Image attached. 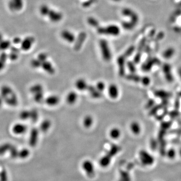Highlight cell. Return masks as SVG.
Listing matches in <instances>:
<instances>
[{
    "mask_svg": "<svg viewBox=\"0 0 181 181\" xmlns=\"http://www.w3.org/2000/svg\"><path fill=\"white\" fill-rule=\"evenodd\" d=\"M82 168L86 175L89 177H94L95 175V167L94 164L90 160H85L82 163Z\"/></svg>",
    "mask_w": 181,
    "mask_h": 181,
    "instance_id": "obj_3",
    "label": "cell"
},
{
    "mask_svg": "<svg viewBox=\"0 0 181 181\" xmlns=\"http://www.w3.org/2000/svg\"><path fill=\"white\" fill-rule=\"evenodd\" d=\"M8 174L6 170L3 169L0 171V181H8Z\"/></svg>",
    "mask_w": 181,
    "mask_h": 181,
    "instance_id": "obj_30",
    "label": "cell"
},
{
    "mask_svg": "<svg viewBox=\"0 0 181 181\" xmlns=\"http://www.w3.org/2000/svg\"><path fill=\"white\" fill-rule=\"evenodd\" d=\"M51 123L50 120H47V119L43 120L40 126V129L42 132H47L51 127Z\"/></svg>",
    "mask_w": 181,
    "mask_h": 181,
    "instance_id": "obj_16",
    "label": "cell"
},
{
    "mask_svg": "<svg viewBox=\"0 0 181 181\" xmlns=\"http://www.w3.org/2000/svg\"><path fill=\"white\" fill-rule=\"evenodd\" d=\"M180 72V76H181V70H180V72Z\"/></svg>",
    "mask_w": 181,
    "mask_h": 181,
    "instance_id": "obj_39",
    "label": "cell"
},
{
    "mask_svg": "<svg viewBox=\"0 0 181 181\" xmlns=\"http://www.w3.org/2000/svg\"><path fill=\"white\" fill-rule=\"evenodd\" d=\"M41 67L45 72H47L48 74L52 75L55 72V68H53V65H52L49 61L45 60L41 63Z\"/></svg>",
    "mask_w": 181,
    "mask_h": 181,
    "instance_id": "obj_9",
    "label": "cell"
},
{
    "mask_svg": "<svg viewBox=\"0 0 181 181\" xmlns=\"http://www.w3.org/2000/svg\"><path fill=\"white\" fill-rule=\"evenodd\" d=\"M87 90L89 92L90 95L92 98L95 99H99L102 96V93L99 91L95 87L92 85H88Z\"/></svg>",
    "mask_w": 181,
    "mask_h": 181,
    "instance_id": "obj_7",
    "label": "cell"
},
{
    "mask_svg": "<svg viewBox=\"0 0 181 181\" xmlns=\"http://www.w3.org/2000/svg\"><path fill=\"white\" fill-rule=\"evenodd\" d=\"M121 132L118 128H113L110 131V136L112 138L117 139L120 137Z\"/></svg>",
    "mask_w": 181,
    "mask_h": 181,
    "instance_id": "obj_18",
    "label": "cell"
},
{
    "mask_svg": "<svg viewBox=\"0 0 181 181\" xmlns=\"http://www.w3.org/2000/svg\"><path fill=\"white\" fill-rule=\"evenodd\" d=\"M140 158L142 162L144 163H149L150 162V155L146 151H141L140 152Z\"/></svg>",
    "mask_w": 181,
    "mask_h": 181,
    "instance_id": "obj_21",
    "label": "cell"
},
{
    "mask_svg": "<svg viewBox=\"0 0 181 181\" xmlns=\"http://www.w3.org/2000/svg\"><path fill=\"white\" fill-rule=\"evenodd\" d=\"M108 94L111 98L116 99L119 95V90L117 86L115 84H111L108 87Z\"/></svg>",
    "mask_w": 181,
    "mask_h": 181,
    "instance_id": "obj_8",
    "label": "cell"
},
{
    "mask_svg": "<svg viewBox=\"0 0 181 181\" xmlns=\"http://www.w3.org/2000/svg\"><path fill=\"white\" fill-rule=\"evenodd\" d=\"M112 158L106 154L100 158L99 161V164L100 166L103 167H106L109 166L111 162Z\"/></svg>",
    "mask_w": 181,
    "mask_h": 181,
    "instance_id": "obj_12",
    "label": "cell"
},
{
    "mask_svg": "<svg viewBox=\"0 0 181 181\" xmlns=\"http://www.w3.org/2000/svg\"><path fill=\"white\" fill-rule=\"evenodd\" d=\"M130 128L132 132L134 134L138 135L140 134L141 129H140L139 123H138V122H132L131 124Z\"/></svg>",
    "mask_w": 181,
    "mask_h": 181,
    "instance_id": "obj_17",
    "label": "cell"
},
{
    "mask_svg": "<svg viewBox=\"0 0 181 181\" xmlns=\"http://www.w3.org/2000/svg\"><path fill=\"white\" fill-rule=\"evenodd\" d=\"M100 47L104 60L106 61H110L112 58L111 52L107 42L105 40H101L100 41Z\"/></svg>",
    "mask_w": 181,
    "mask_h": 181,
    "instance_id": "obj_2",
    "label": "cell"
},
{
    "mask_svg": "<svg viewBox=\"0 0 181 181\" xmlns=\"http://www.w3.org/2000/svg\"><path fill=\"white\" fill-rule=\"evenodd\" d=\"M12 145L9 143L3 144L0 146V156L4 154L7 151H9Z\"/></svg>",
    "mask_w": 181,
    "mask_h": 181,
    "instance_id": "obj_24",
    "label": "cell"
},
{
    "mask_svg": "<svg viewBox=\"0 0 181 181\" xmlns=\"http://www.w3.org/2000/svg\"><path fill=\"white\" fill-rule=\"evenodd\" d=\"M121 150V147L117 144H113L111 146L110 149L108 150L107 154L112 158L116 155Z\"/></svg>",
    "mask_w": 181,
    "mask_h": 181,
    "instance_id": "obj_11",
    "label": "cell"
},
{
    "mask_svg": "<svg viewBox=\"0 0 181 181\" xmlns=\"http://www.w3.org/2000/svg\"><path fill=\"white\" fill-rule=\"evenodd\" d=\"M127 67L128 68V70H130L131 73H135L136 71V68L135 66L134 63L132 61H128L126 64Z\"/></svg>",
    "mask_w": 181,
    "mask_h": 181,
    "instance_id": "obj_31",
    "label": "cell"
},
{
    "mask_svg": "<svg viewBox=\"0 0 181 181\" xmlns=\"http://www.w3.org/2000/svg\"><path fill=\"white\" fill-rule=\"evenodd\" d=\"M134 47H130L124 53V55L123 56L127 58V57H129L130 56L132 55V53L134 52Z\"/></svg>",
    "mask_w": 181,
    "mask_h": 181,
    "instance_id": "obj_34",
    "label": "cell"
},
{
    "mask_svg": "<svg viewBox=\"0 0 181 181\" xmlns=\"http://www.w3.org/2000/svg\"><path fill=\"white\" fill-rule=\"evenodd\" d=\"M60 98L57 96L52 95L46 98L45 103L49 106H53L57 105L60 102Z\"/></svg>",
    "mask_w": 181,
    "mask_h": 181,
    "instance_id": "obj_10",
    "label": "cell"
},
{
    "mask_svg": "<svg viewBox=\"0 0 181 181\" xmlns=\"http://www.w3.org/2000/svg\"><path fill=\"white\" fill-rule=\"evenodd\" d=\"M96 88L99 91L102 92L104 90H105V84L103 82H99L96 84Z\"/></svg>",
    "mask_w": 181,
    "mask_h": 181,
    "instance_id": "obj_33",
    "label": "cell"
},
{
    "mask_svg": "<svg viewBox=\"0 0 181 181\" xmlns=\"http://www.w3.org/2000/svg\"><path fill=\"white\" fill-rule=\"evenodd\" d=\"M125 76L126 79L128 80H131L134 82H139L141 81V79L140 76L138 75H135L134 73L131 74H128Z\"/></svg>",
    "mask_w": 181,
    "mask_h": 181,
    "instance_id": "obj_20",
    "label": "cell"
},
{
    "mask_svg": "<svg viewBox=\"0 0 181 181\" xmlns=\"http://www.w3.org/2000/svg\"><path fill=\"white\" fill-rule=\"evenodd\" d=\"M126 57L124 56H120L117 59V63L119 67V75L123 76L125 74Z\"/></svg>",
    "mask_w": 181,
    "mask_h": 181,
    "instance_id": "obj_5",
    "label": "cell"
},
{
    "mask_svg": "<svg viewBox=\"0 0 181 181\" xmlns=\"http://www.w3.org/2000/svg\"><path fill=\"white\" fill-rule=\"evenodd\" d=\"M30 111L23 110L20 113L19 117L21 119L23 120H27L30 119Z\"/></svg>",
    "mask_w": 181,
    "mask_h": 181,
    "instance_id": "obj_26",
    "label": "cell"
},
{
    "mask_svg": "<svg viewBox=\"0 0 181 181\" xmlns=\"http://www.w3.org/2000/svg\"><path fill=\"white\" fill-rule=\"evenodd\" d=\"M27 130V127L22 123L15 124L12 127L13 134L16 135H22L24 134Z\"/></svg>",
    "mask_w": 181,
    "mask_h": 181,
    "instance_id": "obj_6",
    "label": "cell"
},
{
    "mask_svg": "<svg viewBox=\"0 0 181 181\" xmlns=\"http://www.w3.org/2000/svg\"><path fill=\"white\" fill-rule=\"evenodd\" d=\"M40 92H43V87L41 86V84H34L30 88V92L32 94H36V93Z\"/></svg>",
    "mask_w": 181,
    "mask_h": 181,
    "instance_id": "obj_23",
    "label": "cell"
},
{
    "mask_svg": "<svg viewBox=\"0 0 181 181\" xmlns=\"http://www.w3.org/2000/svg\"><path fill=\"white\" fill-rule=\"evenodd\" d=\"M39 137V131L37 128H33L31 131L29 143L31 147H35L37 145Z\"/></svg>",
    "mask_w": 181,
    "mask_h": 181,
    "instance_id": "obj_4",
    "label": "cell"
},
{
    "mask_svg": "<svg viewBox=\"0 0 181 181\" xmlns=\"http://www.w3.org/2000/svg\"><path fill=\"white\" fill-rule=\"evenodd\" d=\"M3 102H4V101H3V98H2L1 96L0 95V107L2 105Z\"/></svg>",
    "mask_w": 181,
    "mask_h": 181,
    "instance_id": "obj_38",
    "label": "cell"
},
{
    "mask_svg": "<svg viewBox=\"0 0 181 181\" xmlns=\"http://www.w3.org/2000/svg\"><path fill=\"white\" fill-rule=\"evenodd\" d=\"M93 119L91 116L87 115L84 117L83 120V125L86 128H89L92 125Z\"/></svg>",
    "mask_w": 181,
    "mask_h": 181,
    "instance_id": "obj_19",
    "label": "cell"
},
{
    "mask_svg": "<svg viewBox=\"0 0 181 181\" xmlns=\"http://www.w3.org/2000/svg\"><path fill=\"white\" fill-rule=\"evenodd\" d=\"M19 150L14 146H12L11 148L10 149L9 152L10 155L12 158H18V154H19Z\"/></svg>",
    "mask_w": 181,
    "mask_h": 181,
    "instance_id": "obj_28",
    "label": "cell"
},
{
    "mask_svg": "<svg viewBox=\"0 0 181 181\" xmlns=\"http://www.w3.org/2000/svg\"><path fill=\"white\" fill-rule=\"evenodd\" d=\"M34 100L36 102L41 103L43 100V92H40L36 94H33Z\"/></svg>",
    "mask_w": 181,
    "mask_h": 181,
    "instance_id": "obj_27",
    "label": "cell"
},
{
    "mask_svg": "<svg viewBox=\"0 0 181 181\" xmlns=\"http://www.w3.org/2000/svg\"><path fill=\"white\" fill-rule=\"evenodd\" d=\"M5 62L6 60H5V57H3L2 59H0V71H1L4 68Z\"/></svg>",
    "mask_w": 181,
    "mask_h": 181,
    "instance_id": "obj_37",
    "label": "cell"
},
{
    "mask_svg": "<svg viewBox=\"0 0 181 181\" xmlns=\"http://www.w3.org/2000/svg\"><path fill=\"white\" fill-rule=\"evenodd\" d=\"M47 56L45 53H41L38 56V60L41 61V63L47 60Z\"/></svg>",
    "mask_w": 181,
    "mask_h": 181,
    "instance_id": "obj_36",
    "label": "cell"
},
{
    "mask_svg": "<svg viewBox=\"0 0 181 181\" xmlns=\"http://www.w3.org/2000/svg\"><path fill=\"white\" fill-rule=\"evenodd\" d=\"M78 95L75 92H71L67 96V102L69 104H73L76 102Z\"/></svg>",
    "mask_w": 181,
    "mask_h": 181,
    "instance_id": "obj_14",
    "label": "cell"
},
{
    "mask_svg": "<svg viewBox=\"0 0 181 181\" xmlns=\"http://www.w3.org/2000/svg\"><path fill=\"white\" fill-rule=\"evenodd\" d=\"M150 78H148L147 76H144L142 77L141 79V81L140 82H142V83L145 86H147L149 85L150 83Z\"/></svg>",
    "mask_w": 181,
    "mask_h": 181,
    "instance_id": "obj_35",
    "label": "cell"
},
{
    "mask_svg": "<svg viewBox=\"0 0 181 181\" xmlns=\"http://www.w3.org/2000/svg\"><path fill=\"white\" fill-rule=\"evenodd\" d=\"M30 151L26 149H22L19 150L18 158L21 159H25L30 155Z\"/></svg>",
    "mask_w": 181,
    "mask_h": 181,
    "instance_id": "obj_22",
    "label": "cell"
},
{
    "mask_svg": "<svg viewBox=\"0 0 181 181\" xmlns=\"http://www.w3.org/2000/svg\"><path fill=\"white\" fill-rule=\"evenodd\" d=\"M31 65L33 68H38L41 67V62L38 59H34L32 60Z\"/></svg>",
    "mask_w": 181,
    "mask_h": 181,
    "instance_id": "obj_32",
    "label": "cell"
},
{
    "mask_svg": "<svg viewBox=\"0 0 181 181\" xmlns=\"http://www.w3.org/2000/svg\"><path fill=\"white\" fill-rule=\"evenodd\" d=\"M61 35L64 40L70 43L74 42L75 40V36L71 32L64 31V32H63Z\"/></svg>",
    "mask_w": 181,
    "mask_h": 181,
    "instance_id": "obj_15",
    "label": "cell"
},
{
    "mask_svg": "<svg viewBox=\"0 0 181 181\" xmlns=\"http://www.w3.org/2000/svg\"><path fill=\"white\" fill-rule=\"evenodd\" d=\"M120 181H131L129 173L125 171H121L120 172Z\"/></svg>",
    "mask_w": 181,
    "mask_h": 181,
    "instance_id": "obj_25",
    "label": "cell"
},
{
    "mask_svg": "<svg viewBox=\"0 0 181 181\" xmlns=\"http://www.w3.org/2000/svg\"><path fill=\"white\" fill-rule=\"evenodd\" d=\"M0 95L3 98L4 102L10 106H16L18 104V100L16 94L9 86L5 85L0 90Z\"/></svg>",
    "mask_w": 181,
    "mask_h": 181,
    "instance_id": "obj_1",
    "label": "cell"
},
{
    "mask_svg": "<svg viewBox=\"0 0 181 181\" xmlns=\"http://www.w3.org/2000/svg\"></svg>",
    "mask_w": 181,
    "mask_h": 181,
    "instance_id": "obj_40",
    "label": "cell"
},
{
    "mask_svg": "<svg viewBox=\"0 0 181 181\" xmlns=\"http://www.w3.org/2000/svg\"><path fill=\"white\" fill-rule=\"evenodd\" d=\"M75 86L78 90L80 91H84L87 89L88 85L86 80L83 79H78L75 83Z\"/></svg>",
    "mask_w": 181,
    "mask_h": 181,
    "instance_id": "obj_13",
    "label": "cell"
},
{
    "mask_svg": "<svg viewBox=\"0 0 181 181\" xmlns=\"http://www.w3.org/2000/svg\"><path fill=\"white\" fill-rule=\"evenodd\" d=\"M38 119V112L36 110H34V109L30 111V119H31L33 122H35L36 121H37Z\"/></svg>",
    "mask_w": 181,
    "mask_h": 181,
    "instance_id": "obj_29",
    "label": "cell"
}]
</instances>
